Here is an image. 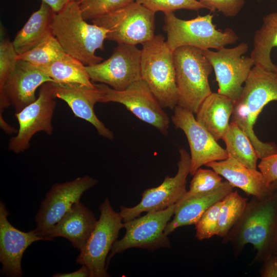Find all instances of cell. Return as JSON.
Segmentation results:
<instances>
[{
	"label": "cell",
	"instance_id": "cell-39",
	"mask_svg": "<svg viewBox=\"0 0 277 277\" xmlns=\"http://www.w3.org/2000/svg\"><path fill=\"white\" fill-rule=\"evenodd\" d=\"M48 5L55 12L57 13L63 9L67 5L76 0H41Z\"/></svg>",
	"mask_w": 277,
	"mask_h": 277
},
{
	"label": "cell",
	"instance_id": "cell-23",
	"mask_svg": "<svg viewBox=\"0 0 277 277\" xmlns=\"http://www.w3.org/2000/svg\"><path fill=\"white\" fill-rule=\"evenodd\" d=\"M233 101L218 92H212L202 102L195 118L217 141L222 140L230 123Z\"/></svg>",
	"mask_w": 277,
	"mask_h": 277
},
{
	"label": "cell",
	"instance_id": "cell-24",
	"mask_svg": "<svg viewBox=\"0 0 277 277\" xmlns=\"http://www.w3.org/2000/svg\"><path fill=\"white\" fill-rule=\"evenodd\" d=\"M54 14L48 5L42 2L39 9L31 14L12 41L18 54L32 49L52 33L51 24Z\"/></svg>",
	"mask_w": 277,
	"mask_h": 277
},
{
	"label": "cell",
	"instance_id": "cell-43",
	"mask_svg": "<svg viewBox=\"0 0 277 277\" xmlns=\"http://www.w3.org/2000/svg\"><path fill=\"white\" fill-rule=\"evenodd\" d=\"M270 1H273V0H270Z\"/></svg>",
	"mask_w": 277,
	"mask_h": 277
},
{
	"label": "cell",
	"instance_id": "cell-29",
	"mask_svg": "<svg viewBox=\"0 0 277 277\" xmlns=\"http://www.w3.org/2000/svg\"><path fill=\"white\" fill-rule=\"evenodd\" d=\"M66 53L57 39L51 33L32 49L18 54L16 58L38 67L61 58Z\"/></svg>",
	"mask_w": 277,
	"mask_h": 277
},
{
	"label": "cell",
	"instance_id": "cell-3",
	"mask_svg": "<svg viewBox=\"0 0 277 277\" xmlns=\"http://www.w3.org/2000/svg\"><path fill=\"white\" fill-rule=\"evenodd\" d=\"M52 34L65 52L85 66L101 62L102 57L95 51L104 49L108 30L95 24H89L84 18L77 1L67 5L55 13L51 24Z\"/></svg>",
	"mask_w": 277,
	"mask_h": 277
},
{
	"label": "cell",
	"instance_id": "cell-20",
	"mask_svg": "<svg viewBox=\"0 0 277 277\" xmlns=\"http://www.w3.org/2000/svg\"><path fill=\"white\" fill-rule=\"evenodd\" d=\"M97 221L94 213L79 201L72 206L44 238L48 241H52L55 237L64 238L69 240L72 246L81 251Z\"/></svg>",
	"mask_w": 277,
	"mask_h": 277
},
{
	"label": "cell",
	"instance_id": "cell-28",
	"mask_svg": "<svg viewBox=\"0 0 277 277\" xmlns=\"http://www.w3.org/2000/svg\"><path fill=\"white\" fill-rule=\"evenodd\" d=\"M248 203L237 191H232L222 200L220 206L217 235L224 238L242 216Z\"/></svg>",
	"mask_w": 277,
	"mask_h": 277
},
{
	"label": "cell",
	"instance_id": "cell-7",
	"mask_svg": "<svg viewBox=\"0 0 277 277\" xmlns=\"http://www.w3.org/2000/svg\"><path fill=\"white\" fill-rule=\"evenodd\" d=\"M155 13L134 1L91 21L108 30L107 39L136 45L154 37Z\"/></svg>",
	"mask_w": 277,
	"mask_h": 277
},
{
	"label": "cell",
	"instance_id": "cell-17",
	"mask_svg": "<svg viewBox=\"0 0 277 277\" xmlns=\"http://www.w3.org/2000/svg\"><path fill=\"white\" fill-rule=\"evenodd\" d=\"M54 81L30 63L17 60L13 71L6 79L0 94V119L5 108L13 106L15 113L34 102L36 89L43 84Z\"/></svg>",
	"mask_w": 277,
	"mask_h": 277
},
{
	"label": "cell",
	"instance_id": "cell-6",
	"mask_svg": "<svg viewBox=\"0 0 277 277\" xmlns=\"http://www.w3.org/2000/svg\"><path fill=\"white\" fill-rule=\"evenodd\" d=\"M163 29L167 34L166 43L173 52L183 46H190L203 50L220 49L235 44L239 37L230 28L216 29L213 23L214 14L198 15L189 20L176 17L173 12L164 13Z\"/></svg>",
	"mask_w": 277,
	"mask_h": 277
},
{
	"label": "cell",
	"instance_id": "cell-37",
	"mask_svg": "<svg viewBox=\"0 0 277 277\" xmlns=\"http://www.w3.org/2000/svg\"><path fill=\"white\" fill-rule=\"evenodd\" d=\"M260 270L262 277H277V253L265 260Z\"/></svg>",
	"mask_w": 277,
	"mask_h": 277
},
{
	"label": "cell",
	"instance_id": "cell-36",
	"mask_svg": "<svg viewBox=\"0 0 277 277\" xmlns=\"http://www.w3.org/2000/svg\"><path fill=\"white\" fill-rule=\"evenodd\" d=\"M258 167L267 185L270 186L273 182L277 180V153L261 159Z\"/></svg>",
	"mask_w": 277,
	"mask_h": 277
},
{
	"label": "cell",
	"instance_id": "cell-8",
	"mask_svg": "<svg viewBox=\"0 0 277 277\" xmlns=\"http://www.w3.org/2000/svg\"><path fill=\"white\" fill-rule=\"evenodd\" d=\"M100 216L86 244L80 251L76 263L89 269L90 277H107L106 260L120 230L123 219L112 208L108 197L100 205Z\"/></svg>",
	"mask_w": 277,
	"mask_h": 277
},
{
	"label": "cell",
	"instance_id": "cell-16",
	"mask_svg": "<svg viewBox=\"0 0 277 277\" xmlns=\"http://www.w3.org/2000/svg\"><path fill=\"white\" fill-rule=\"evenodd\" d=\"M173 110L172 122L176 128L184 132L189 145L191 175L203 165L228 158L226 149L222 147L209 132L197 121L194 113L178 106Z\"/></svg>",
	"mask_w": 277,
	"mask_h": 277
},
{
	"label": "cell",
	"instance_id": "cell-1",
	"mask_svg": "<svg viewBox=\"0 0 277 277\" xmlns=\"http://www.w3.org/2000/svg\"><path fill=\"white\" fill-rule=\"evenodd\" d=\"M223 243H231L238 252L251 244L256 250L252 264L263 262L277 252V191L269 197L252 196L244 213L227 234Z\"/></svg>",
	"mask_w": 277,
	"mask_h": 277
},
{
	"label": "cell",
	"instance_id": "cell-18",
	"mask_svg": "<svg viewBox=\"0 0 277 277\" xmlns=\"http://www.w3.org/2000/svg\"><path fill=\"white\" fill-rule=\"evenodd\" d=\"M9 213L3 201L0 202L1 274L12 277L23 275L22 259L26 249L33 243L47 240L38 235L34 229L24 232L14 227L8 221Z\"/></svg>",
	"mask_w": 277,
	"mask_h": 277
},
{
	"label": "cell",
	"instance_id": "cell-22",
	"mask_svg": "<svg viewBox=\"0 0 277 277\" xmlns=\"http://www.w3.org/2000/svg\"><path fill=\"white\" fill-rule=\"evenodd\" d=\"M227 181H223L218 188L211 191L193 195L175 204L174 216L167 224L164 230L168 235L179 227L194 225L204 213L216 202L223 200L233 190Z\"/></svg>",
	"mask_w": 277,
	"mask_h": 277
},
{
	"label": "cell",
	"instance_id": "cell-13",
	"mask_svg": "<svg viewBox=\"0 0 277 277\" xmlns=\"http://www.w3.org/2000/svg\"><path fill=\"white\" fill-rule=\"evenodd\" d=\"M178 170L173 177L166 176L159 186L146 189L141 202L132 207H120V214L124 222L138 217L144 212L164 210L176 204L187 191V177L190 173V155L183 148L179 149Z\"/></svg>",
	"mask_w": 277,
	"mask_h": 277
},
{
	"label": "cell",
	"instance_id": "cell-15",
	"mask_svg": "<svg viewBox=\"0 0 277 277\" xmlns=\"http://www.w3.org/2000/svg\"><path fill=\"white\" fill-rule=\"evenodd\" d=\"M97 182L92 177L85 175L72 181L53 184L35 215L36 227L34 230L36 234L44 238L72 206L80 201L83 193Z\"/></svg>",
	"mask_w": 277,
	"mask_h": 277
},
{
	"label": "cell",
	"instance_id": "cell-38",
	"mask_svg": "<svg viewBox=\"0 0 277 277\" xmlns=\"http://www.w3.org/2000/svg\"><path fill=\"white\" fill-rule=\"evenodd\" d=\"M53 277H90V273L89 269L84 265L78 270L69 273H56Z\"/></svg>",
	"mask_w": 277,
	"mask_h": 277
},
{
	"label": "cell",
	"instance_id": "cell-27",
	"mask_svg": "<svg viewBox=\"0 0 277 277\" xmlns=\"http://www.w3.org/2000/svg\"><path fill=\"white\" fill-rule=\"evenodd\" d=\"M222 140L228 156L247 167L256 170L259 159L257 153L245 132L235 123L231 122Z\"/></svg>",
	"mask_w": 277,
	"mask_h": 277
},
{
	"label": "cell",
	"instance_id": "cell-14",
	"mask_svg": "<svg viewBox=\"0 0 277 277\" xmlns=\"http://www.w3.org/2000/svg\"><path fill=\"white\" fill-rule=\"evenodd\" d=\"M141 50L136 45L118 44L111 56L99 63L86 66L92 82H100L118 91L142 79Z\"/></svg>",
	"mask_w": 277,
	"mask_h": 277
},
{
	"label": "cell",
	"instance_id": "cell-25",
	"mask_svg": "<svg viewBox=\"0 0 277 277\" xmlns=\"http://www.w3.org/2000/svg\"><path fill=\"white\" fill-rule=\"evenodd\" d=\"M262 20L261 27L254 34L250 57L254 65L275 72L276 66L271 60V52L277 47V12L265 15Z\"/></svg>",
	"mask_w": 277,
	"mask_h": 277
},
{
	"label": "cell",
	"instance_id": "cell-21",
	"mask_svg": "<svg viewBox=\"0 0 277 277\" xmlns=\"http://www.w3.org/2000/svg\"><path fill=\"white\" fill-rule=\"evenodd\" d=\"M205 166L224 177L234 188H239L248 195L264 200L274 192L267 185L260 171L249 168L230 156Z\"/></svg>",
	"mask_w": 277,
	"mask_h": 277
},
{
	"label": "cell",
	"instance_id": "cell-19",
	"mask_svg": "<svg viewBox=\"0 0 277 277\" xmlns=\"http://www.w3.org/2000/svg\"><path fill=\"white\" fill-rule=\"evenodd\" d=\"M53 84L56 98L64 101L75 116L90 123L104 138L114 139L113 132L106 127L94 112V105L100 102L101 97V92L95 84L93 87L78 83Z\"/></svg>",
	"mask_w": 277,
	"mask_h": 277
},
{
	"label": "cell",
	"instance_id": "cell-12",
	"mask_svg": "<svg viewBox=\"0 0 277 277\" xmlns=\"http://www.w3.org/2000/svg\"><path fill=\"white\" fill-rule=\"evenodd\" d=\"M248 49V44L243 42L233 48L223 47L215 51L203 50L214 72L218 84L217 92L233 102L240 97L243 85L254 66L250 56H243Z\"/></svg>",
	"mask_w": 277,
	"mask_h": 277
},
{
	"label": "cell",
	"instance_id": "cell-32",
	"mask_svg": "<svg viewBox=\"0 0 277 277\" xmlns=\"http://www.w3.org/2000/svg\"><path fill=\"white\" fill-rule=\"evenodd\" d=\"M150 10L156 13L158 11L173 12L180 9L197 11L205 8L196 0H134Z\"/></svg>",
	"mask_w": 277,
	"mask_h": 277
},
{
	"label": "cell",
	"instance_id": "cell-9",
	"mask_svg": "<svg viewBox=\"0 0 277 277\" xmlns=\"http://www.w3.org/2000/svg\"><path fill=\"white\" fill-rule=\"evenodd\" d=\"M174 208L173 205L164 210L147 212L143 216L124 222L125 234L113 244L107 259V267L113 256L129 248L154 250L160 248H170V242L164 230L174 214Z\"/></svg>",
	"mask_w": 277,
	"mask_h": 277
},
{
	"label": "cell",
	"instance_id": "cell-26",
	"mask_svg": "<svg viewBox=\"0 0 277 277\" xmlns=\"http://www.w3.org/2000/svg\"><path fill=\"white\" fill-rule=\"evenodd\" d=\"M36 67L54 83H78L90 87H94V83L90 80L86 66L67 53L48 64Z\"/></svg>",
	"mask_w": 277,
	"mask_h": 277
},
{
	"label": "cell",
	"instance_id": "cell-4",
	"mask_svg": "<svg viewBox=\"0 0 277 277\" xmlns=\"http://www.w3.org/2000/svg\"><path fill=\"white\" fill-rule=\"evenodd\" d=\"M178 91L177 106L196 114L204 100L212 92L208 78L212 67L203 50L183 46L173 52Z\"/></svg>",
	"mask_w": 277,
	"mask_h": 277
},
{
	"label": "cell",
	"instance_id": "cell-10",
	"mask_svg": "<svg viewBox=\"0 0 277 277\" xmlns=\"http://www.w3.org/2000/svg\"><path fill=\"white\" fill-rule=\"evenodd\" d=\"M95 85L101 92L99 103H120L138 118L155 127L163 135H168L169 118L143 80L134 82L121 91L102 83Z\"/></svg>",
	"mask_w": 277,
	"mask_h": 277
},
{
	"label": "cell",
	"instance_id": "cell-31",
	"mask_svg": "<svg viewBox=\"0 0 277 277\" xmlns=\"http://www.w3.org/2000/svg\"><path fill=\"white\" fill-rule=\"evenodd\" d=\"M134 0H78L82 15L90 20L120 9Z\"/></svg>",
	"mask_w": 277,
	"mask_h": 277
},
{
	"label": "cell",
	"instance_id": "cell-11",
	"mask_svg": "<svg viewBox=\"0 0 277 277\" xmlns=\"http://www.w3.org/2000/svg\"><path fill=\"white\" fill-rule=\"evenodd\" d=\"M55 98L53 82H46L40 87L38 96L34 102L15 113L19 128L17 134L9 141V150L15 153L24 152L29 148L33 136L38 132L52 134Z\"/></svg>",
	"mask_w": 277,
	"mask_h": 277
},
{
	"label": "cell",
	"instance_id": "cell-5",
	"mask_svg": "<svg viewBox=\"0 0 277 277\" xmlns=\"http://www.w3.org/2000/svg\"><path fill=\"white\" fill-rule=\"evenodd\" d=\"M142 46V79L163 108L173 110L177 105L178 91L173 51L161 35H155Z\"/></svg>",
	"mask_w": 277,
	"mask_h": 277
},
{
	"label": "cell",
	"instance_id": "cell-33",
	"mask_svg": "<svg viewBox=\"0 0 277 277\" xmlns=\"http://www.w3.org/2000/svg\"><path fill=\"white\" fill-rule=\"evenodd\" d=\"M222 200L210 206L195 224V236L199 240L209 239L217 235L219 214Z\"/></svg>",
	"mask_w": 277,
	"mask_h": 277
},
{
	"label": "cell",
	"instance_id": "cell-42",
	"mask_svg": "<svg viewBox=\"0 0 277 277\" xmlns=\"http://www.w3.org/2000/svg\"><path fill=\"white\" fill-rule=\"evenodd\" d=\"M76 1H78V0H76Z\"/></svg>",
	"mask_w": 277,
	"mask_h": 277
},
{
	"label": "cell",
	"instance_id": "cell-2",
	"mask_svg": "<svg viewBox=\"0 0 277 277\" xmlns=\"http://www.w3.org/2000/svg\"><path fill=\"white\" fill-rule=\"evenodd\" d=\"M277 101V75L275 72L254 65L233 102L231 122L236 123L252 143L259 159L277 153L273 142H263L256 136L253 127L260 113L269 103Z\"/></svg>",
	"mask_w": 277,
	"mask_h": 277
},
{
	"label": "cell",
	"instance_id": "cell-35",
	"mask_svg": "<svg viewBox=\"0 0 277 277\" xmlns=\"http://www.w3.org/2000/svg\"><path fill=\"white\" fill-rule=\"evenodd\" d=\"M211 11L217 10L227 17L237 15L245 4V0H196Z\"/></svg>",
	"mask_w": 277,
	"mask_h": 277
},
{
	"label": "cell",
	"instance_id": "cell-40",
	"mask_svg": "<svg viewBox=\"0 0 277 277\" xmlns=\"http://www.w3.org/2000/svg\"><path fill=\"white\" fill-rule=\"evenodd\" d=\"M271 188L274 191H277V180L273 182L270 185Z\"/></svg>",
	"mask_w": 277,
	"mask_h": 277
},
{
	"label": "cell",
	"instance_id": "cell-30",
	"mask_svg": "<svg viewBox=\"0 0 277 277\" xmlns=\"http://www.w3.org/2000/svg\"><path fill=\"white\" fill-rule=\"evenodd\" d=\"M222 176L211 169L199 168L193 175L189 189L178 202H182L190 196L208 192L220 187L223 183Z\"/></svg>",
	"mask_w": 277,
	"mask_h": 277
},
{
	"label": "cell",
	"instance_id": "cell-44",
	"mask_svg": "<svg viewBox=\"0 0 277 277\" xmlns=\"http://www.w3.org/2000/svg\"><path fill=\"white\" fill-rule=\"evenodd\" d=\"M276 253H277V252H276Z\"/></svg>",
	"mask_w": 277,
	"mask_h": 277
},
{
	"label": "cell",
	"instance_id": "cell-34",
	"mask_svg": "<svg viewBox=\"0 0 277 277\" xmlns=\"http://www.w3.org/2000/svg\"><path fill=\"white\" fill-rule=\"evenodd\" d=\"M17 53L12 42L8 38L0 43V94L3 93L5 81L13 71L17 60Z\"/></svg>",
	"mask_w": 277,
	"mask_h": 277
},
{
	"label": "cell",
	"instance_id": "cell-41",
	"mask_svg": "<svg viewBox=\"0 0 277 277\" xmlns=\"http://www.w3.org/2000/svg\"><path fill=\"white\" fill-rule=\"evenodd\" d=\"M275 66H276V70L275 71V73L276 74V75H277V62H276V63L275 64Z\"/></svg>",
	"mask_w": 277,
	"mask_h": 277
}]
</instances>
